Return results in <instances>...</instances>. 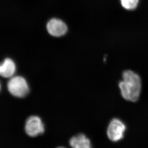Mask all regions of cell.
<instances>
[{"label": "cell", "instance_id": "8992f818", "mask_svg": "<svg viewBox=\"0 0 148 148\" xmlns=\"http://www.w3.org/2000/svg\"><path fill=\"white\" fill-rule=\"evenodd\" d=\"M69 144L72 148H92L89 138L83 133H79L71 137Z\"/></svg>", "mask_w": 148, "mask_h": 148}, {"label": "cell", "instance_id": "52a82bcc", "mask_svg": "<svg viewBox=\"0 0 148 148\" xmlns=\"http://www.w3.org/2000/svg\"><path fill=\"white\" fill-rule=\"evenodd\" d=\"M16 71V64L10 58L5 59L0 66L1 76L5 78H11L13 77Z\"/></svg>", "mask_w": 148, "mask_h": 148}, {"label": "cell", "instance_id": "ba28073f", "mask_svg": "<svg viewBox=\"0 0 148 148\" xmlns=\"http://www.w3.org/2000/svg\"><path fill=\"white\" fill-rule=\"evenodd\" d=\"M122 7L126 10H133L138 5L139 0H120Z\"/></svg>", "mask_w": 148, "mask_h": 148}, {"label": "cell", "instance_id": "7a4b0ae2", "mask_svg": "<svg viewBox=\"0 0 148 148\" xmlns=\"http://www.w3.org/2000/svg\"><path fill=\"white\" fill-rule=\"evenodd\" d=\"M7 88L9 93L16 98L25 97L30 91L28 82L21 76L11 77L7 82Z\"/></svg>", "mask_w": 148, "mask_h": 148}, {"label": "cell", "instance_id": "5b68a950", "mask_svg": "<svg viewBox=\"0 0 148 148\" xmlns=\"http://www.w3.org/2000/svg\"><path fill=\"white\" fill-rule=\"evenodd\" d=\"M47 29L50 35L56 37L62 36L67 31L66 24L61 20L56 18L51 19L48 22Z\"/></svg>", "mask_w": 148, "mask_h": 148}, {"label": "cell", "instance_id": "277c9868", "mask_svg": "<svg viewBox=\"0 0 148 148\" xmlns=\"http://www.w3.org/2000/svg\"><path fill=\"white\" fill-rule=\"evenodd\" d=\"M125 130L124 124L119 119H114L111 121L108 126L107 135L111 141H119L123 138Z\"/></svg>", "mask_w": 148, "mask_h": 148}, {"label": "cell", "instance_id": "6da1fadb", "mask_svg": "<svg viewBox=\"0 0 148 148\" xmlns=\"http://www.w3.org/2000/svg\"><path fill=\"white\" fill-rule=\"evenodd\" d=\"M123 80L119 83L122 96L127 100L136 102L141 92V79L134 71L127 70L123 73Z\"/></svg>", "mask_w": 148, "mask_h": 148}, {"label": "cell", "instance_id": "3957f363", "mask_svg": "<svg viewBox=\"0 0 148 148\" xmlns=\"http://www.w3.org/2000/svg\"><path fill=\"white\" fill-rule=\"evenodd\" d=\"M45 126L40 117L38 116H30L27 119L25 124V131L30 137H36L43 134Z\"/></svg>", "mask_w": 148, "mask_h": 148}, {"label": "cell", "instance_id": "9c48e42d", "mask_svg": "<svg viewBox=\"0 0 148 148\" xmlns=\"http://www.w3.org/2000/svg\"><path fill=\"white\" fill-rule=\"evenodd\" d=\"M65 148V147H62V146H60V147H58V148Z\"/></svg>", "mask_w": 148, "mask_h": 148}]
</instances>
